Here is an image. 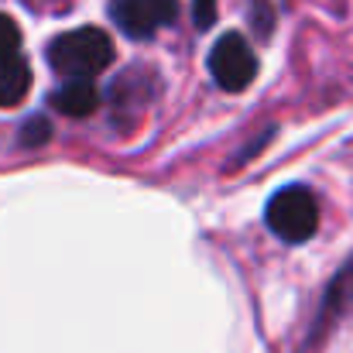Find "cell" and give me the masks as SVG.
<instances>
[{
  "label": "cell",
  "mask_w": 353,
  "mask_h": 353,
  "mask_svg": "<svg viewBox=\"0 0 353 353\" xmlns=\"http://www.w3.org/2000/svg\"><path fill=\"white\" fill-rule=\"evenodd\" d=\"M52 137V123L45 117H31L24 123V130H21V144L24 148H38V144H45Z\"/></svg>",
  "instance_id": "30bf717a"
},
{
  "label": "cell",
  "mask_w": 353,
  "mask_h": 353,
  "mask_svg": "<svg viewBox=\"0 0 353 353\" xmlns=\"http://www.w3.org/2000/svg\"><path fill=\"white\" fill-rule=\"evenodd\" d=\"M347 305H353V261L330 285V295H326V305H323V319H330L333 312H343Z\"/></svg>",
  "instance_id": "ba28073f"
},
{
  "label": "cell",
  "mask_w": 353,
  "mask_h": 353,
  "mask_svg": "<svg viewBox=\"0 0 353 353\" xmlns=\"http://www.w3.org/2000/svg\"><path fill=\"white\" fill-rule=\"evenodd\" d=\"M247 14H250V28H254L257 38H268L274 31V7H271V0H250Z\"/></svg>",
  "instance_id": "9c48e42d"
},
{
  "label": "cell",
  "mask_w": 353,
  "mask_h": 353,
  "mask_svg": "<svg viewBox=\"0 0 353 353\" xmlns=\"http://www.w3.org/2000/svg\"><path fill=\"white\" fill-rule=\"evenodd\" d=\"M210 72H213V79H216L220 90L240 93L257 76V55H254V48L236 31H230V34H223L213 45V52H210Z\"/></svg>",
  "instance_id": "3957f363"
},
{
  "label": "cell",
  "mask_w": 353,
  "mask_h": 353,
  "mask_svg": "<svg viewBox=\"0 0 353 353\" xmlns=\"http://www.w3.org/2000/svg\"><path fill=\"white\" fill-rule=\"evenodd\" d=\"M154 93H158V76H154L151 69H144V65H134L130 72H123V76H117V79L110 83L107 100H110L117 120H123V117L134 120L154 100Z\"/></svg>",
  "instance_id": "5b68a950"
},
{
  "label": "cell",
  "mask_w": 353,
  "mask_h": 353,
  "mask_svg": "<svg viewBox=\"0 0 353 353\" xmlns=\"http://www.w3.org/2000/svg\"><path fill=\"white\" fill-rule=\"evenodd\" d=\"M114 62V41L100 28H76L48 45V65L62 76H97Z\"/></svg>",
  "instance_id": "6da1fadb"
},
{
  "label": "cell",
  "mask_w": 353,
  "mask_h": 353,
  "mask_svg": "<svg viewBox=\"0 0 353 353\" xmlns=\"http://www.w3.org/2000/svg\"><path fill=\"white\" fill-rule=\"evenodd\" d=\"M192 21H196L199 31L213 28V21H216V0H192Z\"/></svg>",
  "instance_id": "7c38bea8"
},
{
  "label": "cell",
  "mask_w": 353,
  "mask_h": 353,
  "mask_svg": "<svg viewBox=\"0 0 353 353\" xmlns=\"http://www.w3.org/2000/svg\"><path fill=\"white\" fill-rule=\"evenodd\" d=\"M17 48H21V28L7 14H0V59L3 55H14Z\"/></svg>",
  "instance_id": "8fae6325"
},
{
  "label": "cell",
  "mask_w": 353,
  "mask_h": 353,
  "mask_svg": "<svg viewBox=\"0 0 353 353\" xmlns=\"http://www.w3.org/2000/svg\"><path fill=\"white\" fill-rule=\"evenodd\" d=\"M52 103L65 117H90L100 107V93L90 76H65V83L52 93Z\"/></svg>",
  "instance_id": "8992f818"
},
{
  "label": "cell",
  "mask_w": 353,
  "mask_h": 353,
  "mask_svg": "<svg viewBox=\"0 0 353 353\" xmlns=\"http://www.w3.org/2000/svg\"><path fill=\"white\" fill-rule=\"evenodd\" d=\"M110 17L127 38H154L179 17V0H110Z\"/></svg>",
  "instance_id": "277c9868"
},
{
  "label": "cell",
  "mask_w": 353,
  "mask_h": 353,
  "mask_svg": "<svg viewBox=\"0 0 353 353\" xmlns=\"http://www.w3.org/2000/svg\"><path fill=\"white\" fill-rule=\"evenodd\" d=\"M264 216H268V227L274 236H281L288 243H302L319 227V203L305 185H285L271 196Z\"/></svg>",
  "instance_id": "7a4b0ae2"
},
{
  "label": "cell",
  "mask_w": 353,
  "mask_h": 353,
  "mask_svg": "<svg viewBox=\"0 0 353 353\" xmlns=\"http://www.w3.org/2000/svg\"><path fill=\"white\" fill-rule=\"evenodd\" d=\"M31 90V65L14 52L0 59V107H17Z\"/></svg>",
  "instance_id": "52a82bcc"
}]
</instances>
